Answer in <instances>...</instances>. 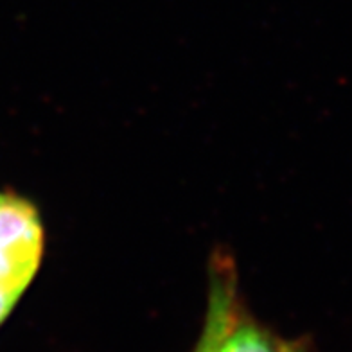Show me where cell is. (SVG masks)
Wrapping results in <instances>:
<instances>
[{
  "mask_svg": "<svg viewBox=\"0 0 352 352\" xmlns=\"http://www.w3.org/2000/svg\"><path fill=\"white\" fill-rule=\"evenodd\" d=\"M43 227L31 201L0 192V325L38 274Z\"/></svg>",
  "mask_w": 352,
  "mask_h": 352,
  "instance_id": "6da1fadb",
  "label": "cell"
},
{
  "mask_svg": "<svg viewBox=\"0 0 352 352\" xmlns=\"http://www.w3.org/2000/svg\"><path fill=\"white\" fill-rule=\"evenodd\" d=\"M237 298L239 297H237L234 264L228 259H216L212 263V274H210L209 307L195 352H218L223 327L227 324L228 313Z\"/></svg>",
  "mask_w": 352,
  "mask_h": 352,
  "instance_id": "7a4b0ae2",
  "label": "cell"
},
{
  "mask_svg": "<svg viewBox=\"0 0 352 352\" xmlns=\"http://www.w3.org/2000/svg\"><path fill=\"white\" fill-rule=\"evenodd\" d=\"M218 352H298V349L295 343L284 342L272 331L248 318L237 298L223 327Z\"/></svg>",
  "mask_w": 352,
  "mask_h": 352,
  "instance_id": "3957f363",
  "label": "cell"
}]
</instances>
